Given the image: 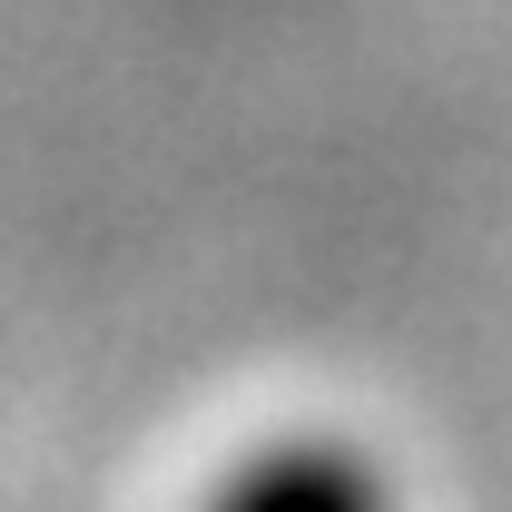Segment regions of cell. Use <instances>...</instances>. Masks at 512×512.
I'll return each instance as SVG.
<instances>
[{
    "label": "cell",
    "mask_w": 512,
    "mask_h": 512,
    "mask_svg": "<svg viewBox=\"0 0 512 512\" xmlns=\"http://www.w3.org/2000/svg\"><path fill=\"white\" fill-rule=\"evenodd\" d=\"M188 512H414V493L355 424H266L197 483Z\"/></svg>",
    "instance_id": "6da1fadb"
}]
</instances>
